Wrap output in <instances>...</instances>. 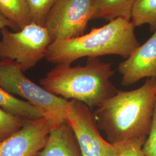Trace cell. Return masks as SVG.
<instances>
[{
	"label": "cell",
	"mask_w": 156,
	"mask_h": 156,
	"mask_svg": "<svg viewBox=\"0 0 156 156\" xmlns=\"http://www.w3.org/2000/svg\"><path fill=\"white\" fill-rule=\"evenodd\" d=\"M131 21L119 18L89 33L52 42L45 58L55 64L71 65L82 57L118 55L127 58L140 44Z\"/></svg>",
	"instance_id": "cell-3"
},
{
	"label": "cell",
	"mask_w": 156,
	"mask_h": 156,
	"mask_svg": "<svg viewBox=\"0 0 156 156\" xmlns=\"http://www.w3.org/2000/svg\"><path fill=\"white\" fill-rule=\"evenodd\" d=\"M114 73L111 63L88 57L84 66L57 64L39 83L49 92L67 100L81 101L92 109L117 93L109 80Z\"/></svg>",
	"instance_id": "cell-2"
},
{
	"label": "cell",
	"mask_w": 156,
	"mask_h": 156,
	"mask_svg": "<svg viewBox=\"0 0 156 156\" xmlns=\"http://www.w3.org/2000/svg\"><path fill=\"white\" fill-rule=\"evenodd\" d=\"M0 13L20 30L32 22L26 0H0Z\"/></svg>",
	"instance_id": "cell-13"
},
{
	"label": "cell",
	"mask_w": 156,
	"mask_h": 156,
	"mask_svg": "<svg viewBox=\"0 0 156 156\" xmlns=\"http://www.w3.org/2000/svg\"><path fill=\"white\" fill-rule=\"evenodd\" d=\"M35 156H83L73 129L62 123L53 128L45 147Z\"/></svg>",
	"instance_id": "cell-10"
},
{
	"label": "cell",
	"mask_w": 156,
	"mask_h": 156,
	"mask_svg": "<svg viewBox=\"0 0 156 156\" xmlns=\"http://www.w3.org/2000/svg\"><path fill=\"white\" fill-rule=\"evenodd\" d=\"M118 70L124 86L133 85L144 78L156 79V30L145 44L119 64Z\"/></svg>",
	"instance_id": "cell-9"
},
{
	"label": "cell",
	"mask_w": 156,
	"mask_h": 156,
	"mask_svg": "<svg viewBox=\"0 0 156 156\" xmlns=\"http://www.w3.org/2000/svg\"><path fill=\"white\" fill-rule=\"evenodd\" d=\"M0 59L18 64L26 72L45 57L53 40L45 26L31 22L16 32L1 30Z\"/></svg>",
	"instance_id": "cell-5"
},
{
	"label": "cell",
	"mask_w": 156,
	"mask_h": 156,
	"mask_svg": "<svg viewBox=\"0 0 156 156\" xmlns=\"http://www.w3.org/2000/svg\"><path fill=\"white\" fill-rule=\"evenodd\" d=\"M58 0H26L32 22L45 26L51 9Z\"/></svg>",
	"instance_id": "cell-16"
},
{
	"label": "cell",
	"mask_w": 156,
	"mask_h": 156,
	"mask_svg": "<svg viewBox=\"0 0 156 156\" xmlns=\"http://www.w3.org/2000/svg\"><path fill=\"white\" fill-rule=\"evenodd\" d=\"M131 22L135 27L149 24L151 30H156V0H135Z\"/></svg>",
	"instance_id": "cell-14"
},
{
	"label": "cell",
	"mask_w": 156,
	"mask_h": 156,
	"mask_svg": "<svg viewBox=\"0 0 156 156\" xmlns=\"http://www.w3.org/2000/svg\"><path fill=\"white\" fill-rule=\"evenodd\" d=\"M146 138L140 136L114 144L116 149L115 156H145L142 149Z\"/></svg>",
	"instance_id": "cell-17"
},
{
	"label": "cell",
	"mask_w": 156,
	"mask_h": 156,
	"mask_svg": "<svg viewBox=\"0 0 156 156\" xmlns=\"http://www.w3.org/2000/svg\"><path fill=\"white\" fill-rule=\"evenodd\" d=\"M142 150L145 156H156V105L151 131L148 138L146 140Z\"/></svg>",
	"instance_id": "cell-18"
},
{
	"label": "cell",
	"mask_w": 156,
	"mask_h": 156,
	"mask_svg": "<svg viewBox=\"0 0 156 156\" xmlns=\"http://www.w3.org/2000/svg\"><path fill=\"white\" fill-rule=\"evenodd\" d=\"M58 126L49 119L27 120L15 133L0 142V156H35L46 144L51 130Z\"/></svg>",
	"instance_id": "cell-8"
},
{
	"label": "cell",
	"mask_w": 156,
	"mask_h": 156,
	"mask_svg": "<svg viewBox=\"0 0 156 156\" xmlns=\"http://www.w3.org/2000/svg\"><path fill=\"white\" fill-rule=\"evenodd\" d=\"M27 120L28 119L12 114L0 107V142L19 131Z\"/></svg>",
	"instance_id": "cell-15"
},
{
	"label": "cell",
	"mask_w": 156,
	"mask_h": 156,
	"mask_svg": "<svg viewBox=\"0 0 156 156\" xmlns=\"http://www.w3.org/2000/svg\"><path fill=\"white\" fill-rule=\"evenodd\" d=\"M156 105V79L147 78L137 89L118 90L94 113L98 128L114 144L147 136Z\"/></svg>",
	"instance_id": "cell-1"
},
{
	"label": "cell",
	"mask_w": 156,
	"mask_h": 156,
	"mask_svg": "<svg viewBox=\"0 0 156 156\" xmlns=\"http://www.w3.org/2000/svg\"><path fill=\"white\" fill-rule=\"evenodd\" d=\"M66 123L73 129L83 156H115V145L104 140L100 133L94 113L79 101L69 100Z\"/></svg>",
	"instance_id": "cell-6"
},
{
	"label": "cell",
	"mask_w": 156,
	"mask_h": 156,
	"mask_svg": "<svg viewBox=\"0 0 156 156\" xmlns=\"http://www.w3.org/2000/svg\"><path fill=\"white\" fill-rule=\"evenodd\" d=\"M135 0H92L93 19L111 22L122 18L131 21Z\"/></svg>",
	"instance_id": "cell-11"
},
{
	"label": "cell",
	"mask_w": 156,
	"mask_h": 156,
	"mask_svg": "<svg viewBox=\"0 0 156 156\" xmlns=\"http://www.w3.org/2000/svg\"><path fill=\"white\" fill-rule=\"evenodd\" d=\"M92 17V0H58L51 9L45 27L53 42L84 35Z\"/></svg>",
	"instance_id": "cell-7"
},
{
	"label": "cell",
	"mask_w": 156,
	"mask_h": 156,
	"mask_svg": "<svg viewBox=\"0 0 156 156\" xmlns=\"http://www.w3.org/2000/svg\"><path fill=\"white\" fill-rule=\"evenodd\" d=\"M0 87L10 94L24 98L57 126L66 123V109L69 100L32 82L16 62L0 61Z\"/></svg>",
	"instance_id": "cell-4"
},
{
	"label": "cell",
	"mask_w": 156,
	"mask_h": 156,
	"mask_svg": "<svg viewBox=\"0 0 156 156\" xmlns=\"http://www.w3.org/2000/svg\"><path fill=\"white\" fill-rule=\"evenodd\" d=\"M0 107L12 114L28 120L45 117L43 113L30 103L17 98L0 87Z\"/></svg>",
	"instance_id": "cell-12"
},
{
	"label": "cell",
	"mask_w": 156,
	"mask_h": 156,
	"mask_svg": "<svg viewBox=\"0 0 156 156\" xmlns=\"http://www.w3.org/2000/svg\"><path fill=\"white\" fill-rule=\"evenodd\" d=\"M6 27H11L13 30H16L17 28H18L15 23H13L11 20L6 18L4 16L0 13V30L5 28Z\"/></svg>",
	"instance_id": "cell-19"
}]
</instances>
